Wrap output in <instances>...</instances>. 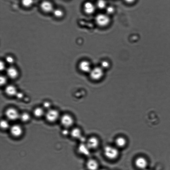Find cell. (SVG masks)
<instances>
[{
	"instance_id": "6da1fadb",
	"label": "cell",
	"mask_w": 170,
	"mask_h": 170,
	"mask_svg": "<svg viewBox=\"0 0 170 170\" xmlns=\"http://www.w3.org/2000/svg\"><path fill=\"white\" fill-rule=\"evenodd\" d=\"M103 151L105 156L109 160H115L119 156V151L116 147L107 146Z\"/></svg>"
},
{
	"instance_id": "7a4b0ae2",
	"label": "cell",
	"mask_w": 170,
	"mask_h": 170,
	"mask_svg": "<svg viewBox=\"0 0 170 170\" xmlns=\"http://www.w3.org/2000/svg\"><path fill=\"white\" fill-rule=\"evenodd\" d=\"M95 21L98 26L104 27L109 25L110 23L111 20L108 14L101 13L96 16Z\"/></svg>"
},
{
	"instance_id": "3957f363",
	"label": "cell",
	"mask_w": 170,
	"mask_h": 170,
	"mask_svg": "<svg viewBox=\"0 0 170 170\" xmlns=\"http://www.w3.org/2000/svg\"><path fill=\"white\" fill-rule=\"evenodd\" d=\"M135 167L139 170H143L147 168L148 161L145 158L139 157L136 158L134 161Z\"/></svg>"
},
{
	"instance_id": "277c9868",
	"label": "cell",
	"mask_w": 170,
	"mask_h": 170,
	"mask_svg": "<svg viewBox=\"0 0 170 170\" xmlns=\"http://www.w3.org/2000/svg\"><path fill=\"white\" fill-rule=\"evenodd\" d=\"M59 114L58 111L55 109H50L45 114L46 119L50 122H54L58 119Z\"/></svg>"
},
{
	"instance_id": "5b68a950",
	"label": "cell",
	"mask_w": 170,
	"mask_h": 170,
	"mask_svg": "<svg viewBox=\"0 0 170 170\" xmlns=\"http://www.w3.org/2000/svg\"><path fill=\"white\" fill-rule=\"evenodd\" d=\"M5 115L9 120L15 121L19 119L20 114L15 109L9 108L6 110Z\"/></svg>"
},
{
	"instance_id": "8992f818",
	"label": "cell",
	"mask_w": 170,
	"mask_h": 170,
	"mask_svg": "<svg viewBox=\"0 0 170 170\" xmlns=\"http://www.w3.org/2000/svg\"><path fill=\"white\" fill-rule=\"evenodd\" d=\"M99 139L95 136H92L89 138L86 142V145L90 150L97 148L99 145Z\"/></svg>"
},
{
	"instance_id": "52a82bcc",
	"label": "cell",
	"mask_w": 170,
	"mask_h": 170,
	"mask_svg": "<svg viewBox=\"0 0 170 170\" xmlns=\"http://www.w3.org/2000/svg\"><path fill=\"white\" fill-rule=\"evenodd\" d=\"M61 122L64 127L68 128L72 126L74 123L73 117L69 114H65L61 118Z\"/></svg>"
},
{
	"instance_id": "ba28073f",
	"label": "cell",
	"mask_w": 170,
	"mask_h": 170,
	"mask_svg": "<svg viewBox=\"0 0 170 170\" xmlns=\"http://www.w3.org/2000/svg\"><path fill=\"white\" fill-rule=\"evenodd\" d=\"M40 7L44 12L46 13L53 12L54 9L52 3L48 1H44L42 2L41 4Z\"/></svg>"
},
{
	"instance_id": "9c48e42d",
	"label": "cell",
	"mask_w": 170,
	"mask_h": 170,
	"mask_svg": "<svg viewBox=\"0 0 170 170\" xmlns=\"http://www.w3.org/2000/svg\"><path fill=\"white\" fill-rule=\"evenodd\" d=\"M86 167L87 170H99L100 169L98 162L94 159H90L87 162Z\"/></svg>"
},
{
	"instance_id": "30bf717a",
	"label": "cell",
	"mask_w": 170,
	"mask_h": 170,
	"mask_svg": "<svg viewBox=\"0 0 170 170\" xmlns=\"http://www.w3.org/2000/svg\"><path fill=\"white\" fill-rule=\"evenodd\" d=\"M96 7L93 3L90 2H85L83 5L84 12L86 14L90 15L95 12Z\"/></svg>"
},
{
	"instance_id": "8fae6325",
	"label": "cell",
	"mask_w": 170,
	"mask_h": 170,
	"mask_svg": "<svg viewBox=\"0 0 170 170\" xmlns=\"http://www.w3.org/2000/svg\"><path fill=\"white\" fill-rule=\"evenodd\" d=\"M11 134L15 136L18 137L20 136L23 133V130L20 126L14 125L11 127L10 130Z\"/></svg>"
},
{
	"instance_id": "7c38bea8",
	"label": "cell",
	"mask_w": 170,
	"mask_h": 170,
	"mask_svg": "<svg viewBox=\"0 0 170 170\" xmlns=\"http://www.w3.org/2000/svg\"><path fill=\"white\" fill-rule=\"evenodd\" d=\"M115 147L119 148H122L126 146L127 141L123 136H120L116 138L115 141Z\"/></svg>"
},
{
	"instance_id": "4fadbf2b",
	"label": "cell",
	"mask_w": 170,
	"mask_h": 170,
	"mask_svg": "<svg viewBox=\"0 0 170 170\" xmlns=\"http://www.w3.org/2000/svg\"><path fill=\"white\" fill-rule=\"evenodd\" d=\"M6 73L7 76L12 79L16 78L18 74L17 69L13 67H10L7 69Z\"/></svg>"
},
{
	"instance_id": "5bb4252c",
	"label": "cell",
	"mask_w": 170,
	"mask_h": 170,
	"mask_svg": "<svg viewBox=\"0 0 170 170\" xmlns=\"http://www.w3.org/2000/svg\"><path fill=\"white\" fill-rule=\"evenodd\" d=\"M102 75V70L98 68H95L92 70L91 73V75L92 78L95 80L100 79Z\"/></svg>"
},
{
	"instance_id": "9a60e30c",
	"label": "cell",
	"mask_w": 170,
	"mask_h": 170,
	"mask_svg": "<svg viewBox=\"0 0 170 170\" xmlns=\"http://www.w3.org/2000/svg\"><path fill=\"white\" fill-rule=\"evenodd\" d=\"M70 133L72 137L75 139H80L82 137V131L79 128L73 129Z\"/></svg>"
},
{
	"instance_id": "2e32d148",
	"label": "cell",
	"mask_w": 170,
	"mask_h": 170,
	"mask_svg": "<svg viewBox=\"0 0 170 170\" xmlns=\"http://www.w3.org/2000/svg\"><path fill=\"white\" fill-rule=\"evenodd\" d=\"M79 152L83 155H87L89 154L90 150L86 144L82 143L80 144L78 147Z\"/></svg>"
},
{
	"instance_id": "e0dca14e",
	"label": "cell",
	"mask_w": 170,
	"mask_h": 170,
	"mask_svg": "<svg viewBox=\"0 0 170 170\" xmlns=\"http://www.w3.org/2000/svg\"><path fill=\"white\" fill-rule=\"evenodd\" d=\"M6 94L9 96H13L17 94L16 88L12 85H9L7 86L5 89Z\"/></svg>"
},
{
	"instance_id": "ac0fdd59",
	"label": "cell",
	"mask_w": 170,
	"mask_h": 170,
	"mask_svg": "<svg viewBox=\"0 0 170 170\" xmlns=\"http://www.w3.org/2000/svg\"><path fill=\"white\" fill-rule=\"evenodd\" d=\"M53 12L54 16L58 18H62L64 14L63 10L60 9H54Z\"/></svg>"
},
{
	"instance_id": "d6986e66",
	"label": "cell",
	"mask_w": 170,
	"mask_h": 170,
	"mask_svg": "<svg viewBox=\"0 0 170 170\" xmlns=\"http://www.w3.org/2000/svg\"><path fill=\"white\" fill-rule=\"evenodd\" d=\"M80 68L83 71L87 72L89 71L90 68V65L87 62L84 61L80 63Z\"/></svg>"
},
{
	"instance_id": "ffe728a7",
	"label": "cell",
	"mask_w": 170,
	"mask_h": 170,
	"mask_svg": "<svg viewBox=\"0 0 170 170\" xmlns=\"http://www.w3.org/2000/svg\"><path fill=\"white\" fill-rule=\"evenodd\" d=\"M44 110L41 108H37L34 110V115L37 117L40 118L43 116L44 114Z\"/></svg>"
},
{
	"instance_id": "44dd1931",
	"label": "cell",
	"mask_w": 170,
	"mask_h": 170,
	"mask_svg": "<svg viewBox=\"0 0 170 170\" xmlns=\"http://www.w3.org/2000/svg\"><path fill=\"white\" fill-rule=\"evenodd\" d=\"M97 5L100 9H105L107 7V2L105 0H98Z\"/></svg>"
},
{
	"instance_id": "7402d4cb",
	"label": "cell",
	"mask_w": 170,
	"mask_h": 170,
	"mask_svg": "<svg viewBox=\"0 0 170 170\" xmlns=\"http://www.w3.org/2000/svg\"><path fill=\"white\" fill-rule=\"evenodd\" d=\"M34 2V0H21L22 5L26 8L31 7Z\"/></svg>"
},
{
	"instance_id": "603a6c76",
	"label": "cell",
	"mask_w": 170,
	"mask_h": 170,
	"mask_svg": "<svg viewBox=\"0 0 170 170\" xmlns=\"http://www.w3.org/2000/svg\"><path fill=\"white\" fill-rule=\"evenodd\" d=\"M19 119L22 121L26 122L30 120V116L28 113H24L20 114Z\"/></svg>"
},
{
	"instance_id": "cb8c5ba5",
	"label": "cell",
	"mask_w": 170,
	"mask_h": 170,
	"mask_svg": "<svg viewBox=\"0 0 170 170\" xmlns=\"http://www.w3.org/2000/svg\"><path fill=\"white\" fill-rule=\"evenodd\" d=\"M1 126L3 129H8L9 127V124L8 121L5 120H3L1 122Z\"/></svg>"
},
{
	"instance_id": "d4e9b609",
	"label": "cell",
	"mask_w": 170,
	"mask_h": 170,
	"mask_svg": "<svg viewBox=\"0 0 170 170\" xmlns=\"http://www.w3.org/2000/svg\"><path fill=\"white\" fill-rule=\"evenodd\" d=\"M106 9L107 13L108 14H112L114 12V7L112 6L107 7Z\"/></svg>"
},
{
	"instance_id": "484cf974",
	"label": "cell",
	"mask_w": 170,
	"mask_h": 170,
	"mask_svg": "<svg viewBox=\"0 0 170 170\" xmlns=\"http://www.w3.org/2000/svg\"><path fill=\"white\" fill-rule=\"evenodd\" d=\"M7 82V79L6 77L4 76H1L0 78V83L1 85L5 84Z\"/></svg>"
},
{
	"instance_id": "4316f807",
	"label": "cell",
	"mask_w": 170,
	"mask_h": 170,
	"mask_svg": "<svg viewBox=\"0 0 170 170\" xmlns=\"http://www.w3.org/2000/svg\"><path fill=\"white\" fill-rule=\"evenodd\" d=\"M6 61L9 64H12L14 62L13 58L11 56H8L6 58Z\"/></svg>"
},
{
	"instance_id": "83f0119b",
	"label": "cell",
	"mask_w": 170,
	"mask_h": 170,
	"mask_svg": "<svg viewBox=\"0 0 170 170\" xmlns=\"http://www.w3.org/2000/svg\"><path fill=\"white\" fill-rule=\"evenodd\" d=\"M43 106L46 108H49L51 106L50 103L49 102H46L44 103Z\"/></svg>"
},
{
	"instance_id": "f1b7e54d",
	"label": "cell",
	"mask_w": 170,
	"mask_h": 170,
	"mask_svg": "<svg viewBox=\"0 0 170 170\" xmlns=\"http://www.w3.org/2000/svg\"><path fill=\"white\" fill-rule=\"evenodd\" d=\"M69 133V132L66 129H64L62 131V134L64 136H67Z\"/></svg>"
},
{
	"instance_id": "f546056e",
	"label": "cell",
	"mask_w": 170,
	"mask_h": 170,
	"mask_svg": "<svg viewBox=\"0 0 170 170\" xmlns=\"http://www.w3.org/2000/svg\"><path fill=\"white\" fill-rule=\"evenodd\" d=\"M5 65L3 62L1 61V71H3L4 69H5Z\"/></svg>"
},
{
	"instance_id": "4dcf8cb0",
	"label": "cell",
	"mask_w": 170,
	"mask_h": 170,
	"mask_svg": "<svg viewBox=\"0 0 170 170\" xmlns=\"http://www.w3.org/2000/svg\"><path fill=\"white\" fill-rule=\"evenodd\" d=\"M124 1L128 4L132 3L135 1V0H124Z\"/></svg>"
},
{
	"instance_id": "1f68e13d",
	"label": "cell",
	"mask_w": 170,
	"mask_h": 170,
	"mask_svg": "<svg viewBox=\"0 0 170 170\" xmlns=\"http://www.w3.org/2000/svg\"><path fill=\"white\" fill-rule=\"evenodd\" d=\"M17 95V97L18 98H21L22 97H23V95H22V94H19V95Z\"/></svg>"
},
{
	"instance_id": "d6a6232c",
	"label": "cell",
	"mask_w": 170,
	"mask_h": 170,
	"mask_svg": "<svg viewBox=\"0 0 170 170\" xmlns=\"http://www.w3.org/2000/svg\"><path fill=\"white\" fill-rule=\"evenodd\" d=\"M99 170H108L106 168H101V169L100 168Z\"/></svg>"
}]
</instances>
